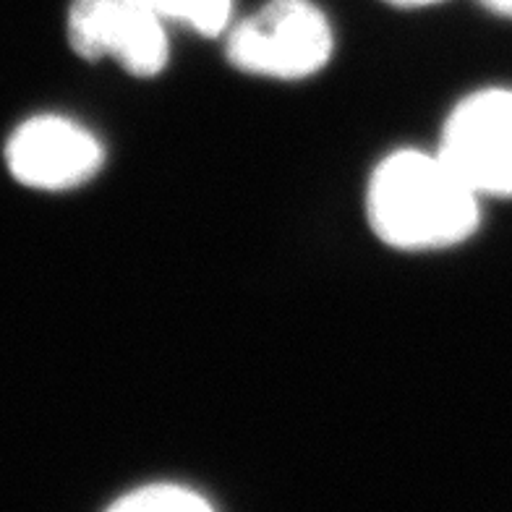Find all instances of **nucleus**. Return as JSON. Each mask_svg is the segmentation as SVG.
I'll use <instances>...</instances> for the list:
<instances>
[{"mask_svg":"<svg viewBox=\"0 0 512 512\" xmlns=\"http://www.w3.org/2000/svg\"><path fill=\"white\" fill-rule=\"evenodd\" d=\"M212 507L215 502L199 489L178 481H149L110 502V510L115 512H207Z\"/></svg>","mask_w":512,"mask_h":512,"instance_id":"obj_6","label":"nucleus"},{"mask_svg":"<svg viewBox=\"0 0 512 512\" xmlns=\"http://www.w3.org/2000/svg\"><path fill=\"white\" fill-rule=\"evenodd\" d=\"M225 55L236 71L254 79L304 81L330 66L335 29L311 0H270L230 24Z\"/></svg>","mask_w":512,"mask_h":512,"instance_id":"obj_2","label":"nucleus"},{"mask_svg":"<svg viewBox=\"0 0 512 512\" xmlns=\"http://www.w3.org/2000/svg\"><path fill=\"white\" fill-rule=\"evenodd\" d=\"M437 152L481 199H512V89L465 95L445 118Z\"/></svg>","mask_w":512,"mask_h":512,"instance_id":"obj_4","label":"nucleus"},{"mask_svg":"<svg viewBox=\"0 0 512 512\" xmlns=\"http://www.w3.org/2000/svg\"><path fill=\"white\" fill-rule=\"evenodd\" d=\"M481 202L437 149L400 147L371 170L364 207L379 243L403 254H434L473 238Z\"/></svg>","mask_w":512,"mask_h":512,"instance_id":"obj_1","label":"nucleus"},{"mask_svg":"<svg viewBox=\"0 0 512 512\" xmlns=\"http://www.w3.org/2000/svg\"><path fill=\"white\" fill-rule=\"evenodd\" d=\"M100 136L68 115H32L16 126L6 144L11 176L34 191L63 194L87 186L105 168Z\"/></svg>","mask_w":512,"mask_h":512,"instance_id":"obj_5","label":"nucleus"},{"mask_svg":"<svg viewBox=\"0 0 512 512\" xmlns=\"http://www.w3.org/2000/svg\"><path fill=\"white\" fill-rule=\"evenodd\" d=\"M486 8H492L494 14L512 16V0H481Z\"/></svg>","mask_w":512,"mask_h":512,"instance_id":"obj_9","label":"nucleus"},{"mask_svg":"<svg viewBox=\"0 0 512 512\" xmlns=\"http://www.w3.org/2000/svg\"><path fill=\"white\" fill-rule=\"evenodd\" d=\"M165 24H178L199 37H225L233 24V0H149Z\"/></svg>","mask_w":512,"mask_h":512,"instance_id":"obj_7","label":"nucleus"},{"mask_svg":"<svg viewBox=\"0 0 512 512\" xmlns=\"http://www.w3.org/2000/svg\"><path fill=\"white\" fill-rule=\"evenodd\" d=\"M384 3L395 8H429L439 6V3H445V0H384Z\"/></svg>","mask_w":512,"mask_h":512,"instance_id":"obj_8","label":"nucleus"},{"mask_svg":"<svg viewBox=\"0 0 512 512\" xmlns=\"http://www.w3.org/2000/svg\"><path fill=\"white\" fill-rule=\"evenodd\" d=\"M68 45L89 63L113 61L134 79H155L170 63V34L149 0H71Z\"/></svg>","mask_w":512,"mask_h":512,"instance_id":"obj_3","label":"nucleus"}]
</instances>
